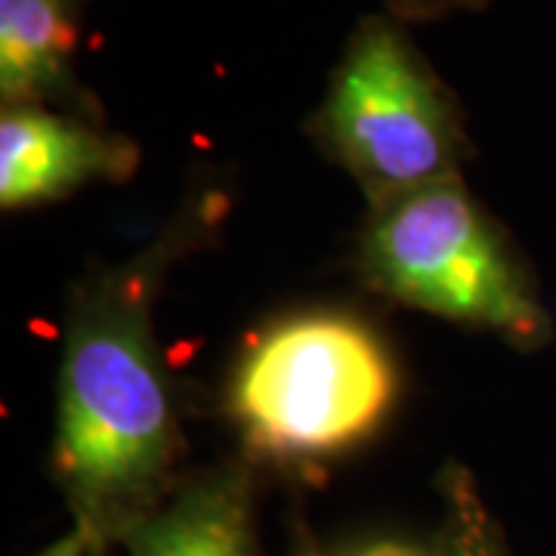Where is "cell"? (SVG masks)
I'll return each mask as SVG.
<instances>
[{
	"instance_id": "cell-4",
	"label": "cell",
	"mask_w": 556,
	"mask_h": 556,
	"mask_svg": "<svg viewBox=\"0 0 556 556\" xmlns=\"http://www.w3.org/2000/svg\"><path fill=\"white\" fill-rule=\"evenodd\" d=\"M309 134L368 207L460 177L473 152L460 102L396 16L353 28Z\"/></svg>"
},
{
	"instance_id": "cell-9",
	"label": "cell",
	"mask_w": 556,
	"mask_h": 556,
	"mask_svg": "<svg viewBox=\"0 0 556 556\" xmlns=\"http://www.w3.org/2000/svg\"><path fill=\"white\" fill-rule=\"evenodd\" d=\"M390 13L402 22H424V20H442L452 13H470L482 10L489 0H387Z\"/></svg>"
},
{
	"instance_id": "cell-2",
	"label": "cell",
	"mask_w": 556,
	"mask_h": 556,
	"mask_svg": "<svg viewBox=\"0 0 556 556\" xmlns=\"http://www.w3.org/2000/svg\"><path fill=\"white\" fill-rule=\"evenodd\" d=\"M396 396V362L378 331L350 313L309 309L248 343L226 405L244 457L316 467L375 437Z\"/></svg>"
},
{
	"instance_id": "cell-11",
	"label": "cell",
	"mask_w": 556,
	"mask_h": 556,
	"mask_svg": "<svg viewBox=\"0 0 556 556\" xmlns=\"http://www.w3.org/2000/svg\"><path fill=\"white\" fill-rule=\"evenodd\" d=\"M353 556H448L442 547L439 551H420L415 544H399V541H380V544H371L365 551H358Z\"/></svg>"
},
{
	"instance_id": "cell-10",
	"label": "cell",
	"mask_w": 556,
	"mask_h": 556,
	"mask_svg": "<svg viewBox=\"0 0 556 556\" xmlns=\"http://www.w3.org/2000/svg\"><path fill=\"white\" fill-rule=\"evenodd\" d=\"M93 554V544H90V538L80 532L78 526H72V532L68 535H62L60 541H53L47 551H40L38 556H87Z\"/></svg>"
},
{
	"instance_id": "cell-12",
	"label": "cell",
	"mask_w": 556,
	"mask_h": 556,
	"mask_svg": "<svg viewBox=\"0 0 556 556\" xmlns=\"http://www.w3.org/2000/svg\"><path fill=\"white\" fill-rule=\"evenodd\" d=\"M303 556H325V554H318V551H306V554Z\"/></svg>"
},
{
	"instance_id": "cell-3",
	"label": "cell",
	"mask_w": 556,
	"mask_h": 556,
	"mask_svg": "<svg viewBox=\"0 0 556 556\" xmlns=\"http://www.w3.org/2000/svg\"><path fill=\"white\" fill-rule=\"evenodd\" d=\"M358 273L383 298L517 350H541L554 338L526 263L460 177L371 207Z\"/></svg>"
},
{
	"instance_id": "cell-6",
	"label": "cell",
	"mask_w": 556,
	"mask_h": 556,
	"mask_svg": "<svg viewBox=\"0 0 556 556\" xmlns=\"http://www.w3.org/2000/svg\"><path fill=\"white\" fill-rule=\"evenodd\" d=\"M84 3L87 0H0L3 109H56L102 121L100 102L75 72Z\"/></svg>"
},
{
	"instance_id": "cell-5",
	"label": "cell",
	"mask_w": 556,
	"mask_h": 556,
	"mask_svg": "<svg viewBox=\"0 0 556 556\" xmlns=\"http://www.w3.org/2000/svg\"><path fill=\"white\" fill-rule=\"evenodd\" d=\"M137 167V142L105 121L56 109H3L0 115L3 211L68 199L93 182H124Z\"/></svg>"
},
{
	"instance_id": "cell-7",
	"label": "cell",
	"mask_w": 556,
	"mask_h": 556,
	"mask_svg": "<svg viewBox=\"0 0 556 556\" xmlns=\"http://www.w3.org/2000/svg\"><path fill=\"white\" fill-rule=\"evenodd\" d=\"M127 556H260L254 526V460L204 470L137 526Z\"/></svg>"
},
{
	"instance_id": "cell-8",
	"label": "cell",
	"mask_w": 556,
	"mask_h": 556,
	"mask_svg": "<svg viewBox=\"0 0 556 556\" xmlns=\"http://www.w3.org/2000/svg\"><path fill=\"white\" fill-rule=\"evenodd\" d=\"M439 492L445 501L442 551L448 556H510L497 522L479 495L473 477L448 464L439 477Z\"/></svg>"
},
{
	"instance_id": "cell-1",
	"label": "cell",
	"mask_w": 556,
	"mask_h": 556,
	"mask_svg": "<svg viewBox=\"0 0 556 556\" xmlns=\"http://www.w3.org/2000/svg\"><path fill=\"white\" fill-rule=\"evenodd\" d=\"M223 195L177 211L137 254L93 269L65 303L53 477L93 554L177 492L182 455L174 393L155 338V300L170 266L207 241Z\"/></svg>"
}]
</instances>
